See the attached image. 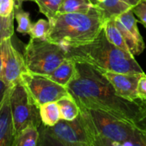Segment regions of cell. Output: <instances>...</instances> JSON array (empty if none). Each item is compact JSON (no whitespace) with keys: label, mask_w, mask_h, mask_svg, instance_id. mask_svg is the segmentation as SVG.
Segmentation results:
<instances>
[{"label":"cell","mask_w":146,"mask_h":146,"mask_svg":"<svg viewBox=\"0 0 146 146\" xmlns=\"http://www.w3.org/2000/svg\"><path fill=\"white\" fill-rule=\"evenodd\" d=\"M49 21L50 29L47 40L68 48L92 42L103 30L106 20L102 11L94 6L86 14H57Z\"/></svg>","instance_id":"277c9868"},{"label":"cell","mask_w":146,"mask_h":146,"mask_svg":"<svg viewBox=\"0 0 146 146\" xmlns=\"http://www.w3.org/2000/svg\"><path fill=\"white\" fill-rule=\"evenodd\" d=\"M138 96L140 100L146 99V74L143 73L138 84Z\"/></svg>","instance_id":"484cf974"},{"label":"cell","mask_w":146,"mask_h":146,"mask_svg":"<svg viewBox=\"0 0 146 146\" xmlns=\"http://www.w3.org/2000/svg\"><path fill=\"white\" fill-rule=\"evenodd\" d=\"M64 49L67 57L78 62L87 63L101 72L144 73L133 54L122 50L110 42L104 28L92 42Z\"/></svg>","instance_id":"3957f363"},{"label":"cell","mask_w":146,"mask_h":146,"mask_svg":"<svg viewBox=\"0 0 146 146\" xmlns=\"http://www.w3.org/2000/svg\"><path fill=\"white\" fill-rule=\"evenodd\" d=\"M10 87H11V86H8V85L0 78V106H1V104H3V100H4V98H5V97H6L8 92H9V89H10Z\"/></svg>","instance_id":"4316f807"},{"label":"cell","mask_w":146,"mask_h":146,"mask_svg":"<svg viewBox=\"0 0 146 146\" xmlns=\"http://www.w3.org/2000/svg\"><path fill=\"white\" fill-rule=\"evenodd\" d=\"M90 1H91V3H92L94 6H97L98 3V0H90Z\"/></svg>","instance_id":"4dcf8cb0"},{"label":"cell","mask_w":146,"mask_h":146,"mask_svg":"<svg viewBox=\"0 0 146 146\" xmlns=\"http://www.w3.org/2000/svg\"><path fill=\"white\" fill-rule=\"evenodd\" d=\"M94 7L90 0H62L58 14L80 13L86 14Z\"/></svg>","instance_id":"e0dca14e"},{"label":"cell","mask_w":146,"mask_h":146,"mask_svg":"<svg viewBox=\"0 0 146 146\" xmlns=\"http://www.w3.org/2000/svg\"><path fill=\"white\" fill-rule=\"evenodd\" d=\"M75 62V74L66 87L79 107L101 110L133 122L139 111L138 103L118 96L98 69L87 63Z\"/></svg>","instance_id":"6da1fadb"},{"label":"cell","mask_w":146,"mask_h":146,"mask_svg":"<svg viewBox=\"0 0 146 146\" xmlns=\"http://www.w3.org/2000/svg\"><path fill=\"white\" fill-rule=\"evenodd\" d=\"M37 3L39 12L44 15L49 21L54 19L58 12L62 0H32Z\"/></svg>","instance_id":"ffe728a7"},{"label":"cell","mask_w":146,"mask_h":146,"mask_svg":"<svg viewBox=\"0 0 146 146\" xmlns=\"http://www.w3.org/2000/svg\"><path fill=\"white\" fill-rule=\"evenodd\" d=\"M56 103L59 106L61 119L73 121L79 116L80 112V107L71 95L62 98Z\"/></svg>","instance_id":"2e32d148"},{"label":"cell","mask_w":146,"mask_h":146,"mask_svg":"<svg viewBox=\"0 0 146 146\" xmlns=\"http://www.w3.org/2000/svg\"><path fill=\"white\" fill-rule=\"evenodd\" d=\"M2 50V74L0 78L9 86L21 80V76L28 72L24 56L13 45L11 38L1 43Z\"/></svg>","instance_id":"9c48e42d"},{"label":"cell","mask_w":146,"mask_h":146,"mask_svg":"<svg viewBox=\"0 0 146 146\" xmlns=\"http://www.w3.org/2000/svg\"><path fill=\"white\" fill-rule=\"evenodd\" d=\"M2 74V50H1V44H0V76Z\"/></svg>","instance_id":"f1b7e54d"},{"label":"cell","mask_w":146,"mask_h":146,"mask_svg":"<svg viewBox=\"0 0 146 146\" xmlns=\"http://www.w3.org/2000/svg\"><path fill=\"white\" fill-rule=\"evenodd\" d=\"M133 11L139 20L140 23L146 28V0H140L133 7Z\"/></svg>","instance_id":"cb8c5ba5"},{"label":"cell","mask_w":146,"mask_h":146,"mask_svg":"<svg viewBox=\"0 0 146 146\" xmlns=\"http://www.w3.org/2000/svg\"><path fill=\"white\" fill-rule=\"evenodd\" d=\"M28 72L47 75L67 58L66 50L49 40L30 38L24 50Z\"/></svg>","instance_id":"8992f818"},{"label":"cell","mask_w":146,"mask_h":146,"mask_svg":"<svg viewBox=\"0 0 146 146\" xmlns=\"http://www.w3.org/2000/svg\"><path fill=\"white\" fill-rule=\"evenodd\" d=\"M115 17L108 19L105 21L104 29L106 37L110 40V42L112 43L116 47L121 49L124 51L131 53L130 50H129V48H128V46H127V44L126 43V40L124 39L122 34L121 33V32L119 31V29H118V27H117V26L115 24Z\"/></svg>","instance_id":"4fadbf2b"},{"label":"cell","mask_w":146,"mask_h":146,"mask_svg":"<svg viewBox=\"0 0 146 146\" xmlns=\"http://www.w3.org/2000/svg\"><path fill=\"white\" fill-rule=\"evenodd\" d=\"M137 103L139 104V111L133 122L140 129L146 130V99H139Z\"/></svg>","instance_id":"603a6c76"},{"label":"cell","mask_w":146,"mask_h":146,"mask_svg":"<svg viewBox=\"0 0 146 146\" xmlns=\"http://www.w3.org/2000/svg\"><path fill=\"white\" fill-rule=\"evenodd\" d=\"M9 93L10 89L0 106V146H12L15 139V129L10 108Z\"/></svg>","instance_id":"8fae6325"},{"label":"cell","mask_w":146,"mask_h":146,"mask_svg":"<svg viewBox=\"0 0 146 146\" xmlns=\"http://www.w3.org/2000/svg\"><path fill=\"white\" fill-rule=\"evenodd\" d=\"M14 16L17 22V32L23 34H28L33 26L29 13L22 9V5L15 4Z\"/></svg>","instance_id":"d6986e66"},{"label":"cell","mask_w":146,"mask_h":146,"mask_svg":"<svg viewBox=\"0 0 146 146\" xmlns=\"http://www.w3.org/2000/svg\"><path fill=\"white\" fill-rule=\"evenodd\" d=\"M15 0H0V15L3 17L10 16L14 14Z\"/></svg>","instance_id":"d4e9b609"},{"label":"cell","mask_w":146,"mask_h":146,"mask_svg":"<svg viewBox=\"0 0 146 146\" xmlns=\"http://www.w3.org/2000/svg\"><path fill=\"white\" fill-rule=\"evenodd\" d=\"M76 72V62L71 58L67 57L51 73L45 75L51 80L55 81L57 84H60L63 86H67V85L74 78Z\"/></svg>","instance_id":"7c38bea8"},{"label":"cell","mask_w":146,"mask_h":146,"mask_svg":"<svg viewBox=\"0 0 146 146\" xmlns=\"http://www.w3.org/2000/svg\"><path fill=\"white\" fill-rule=\"evenodd\" d=\"M26 1H32V0H15V4L16 5H22V3L26 2Z\"/></svg>","instance_id":"f546056e"},{"label":"cell","mask_w":146,"mask_h":146,"mask_svg":"<svg viewBox=\"0 0 146 146\" xmlns=\"http://www.w3.org/2000/svg\"><path fill=\"white\" fill-rule=\"evenodd\" d=\"M21 80L38 106L57 102L62 98L70 95L66 86L56 83L45 75L27 72L21 76Z\"/></svg>","instance_id":"ba28073f"},{"label":"cell","mask_w":146,"mask_h":146,"mask_svg":"<svg viewBox=\"0 0 146 146\" xmlns=\"http://www.w3.org/2000/svg\"><path fill=\"white\" fill-rule=\"evenodd\" d=\"M102 74L110 82L118 96L130 102H137L139 99L137 89L139 79L143 73L126 74L103 71Z\"/></svg>","instance_id":"30bf717a"},{"label":"cell","mask_w":146,"mask_h":146,"mask_svg":"<svg viewBox=\"0 0 146 146\" xmlns=\"http://www.w3.org/2000/svg\"><path fill=\"white\" fill-rule=\"evenodd\" d=\"M118 19L122 22V24L127 27V29L129 31V33L133 35V37L135 38L137 43L145 50V44L143 39V37L139 30L138 27V22L135 17V15L133 11V9L117 15Z\"/></svg>","instance_id":"9a60e30c"},{"label":"cell","mask_w":146,"mask_h":146,"mask_svg":"<svg viewBox=\"0 0 146 146\" xmlns=\"http://www.w3.org/2000/svg\"><path fill=\"white\" fill-rule=\"evenodd\" d=\"M50 29V23L49 20L39 19L33 24L32 28L28 33L31 38L47 40V37Z\"/></svg>","instance_id":"44dd1931"},{"label":"cell","mask_w":146,"mask_h":146,"mask_svg":"<svg viewBox=\"0 0 146 146\" xmlns=\"http://www.w3.org/2000/svg\"><path fill=\"white\" fill-rule=\"evenodd\" d=\"M39 114L42 124L45 127H52L61 120L60 110L56 102H50L40 105Z\"/></svg>","instance_id":"5bb4252c"},{"label":"cell","mask_w":146,"mask_h":146,"mask_svg":"<svg viewBox=\"0 0 146 146\" xmlns=\"http://www.w3.org/2000/svg\"><path fill=\"white\" fill-rule=\"evenodd\" d=\"M38 146H92L89 133L80 115L73 120L61 119L52 127H38Z\"/></svg>","instance_id":"5b68a950"},{"label":"cell","mask_w":146,"mask_h":146,"mask_svg":"<svg viewBox=\"0 0 146 146\" xmlns=\"http://www.w3.org/2000/svg\"><path fill=\"white\" fill-rule=\"evenodd\" d=\"M123 2H125V3H128L129 5H131L132 7H133V6H135L140 0H122Z\"/></svg>","instance_id":"83f0119b"},{"label":"cell","mask_w":146,"mask_h":146,"mask_svg":"<svg viewBox=\"0 0 146 146\" xmlns=\"http://www.w3.org/2000/svg\"><path fill=\"white\" fill-rule=\"evenodd\" d=\"M14 14L8 17L0 15V44L1 43L9 38H11L14 34Z\"/></svg>","instance_id":"7402d4cb"},{"label":"cell","mask_w":146,"mask_h":146,"mask_svg":"<svg viewBox=\"0 0 146 146\" xmlns=\"http://www.w3.org/2000/svg\"><path fill=\"white\" fill-rule=\"evenodd\" d=\"M38 128L34 126H30L23 129L15 138L12 146H38Z\"/></svg>","instance_id":"ac0fdd59"},{"label":"cell","mask_w":146,"mask_h":146,"mask_svg":"<svg viewBox=\"0 0 146 146\" xmlns=\"http://www.w3.org/2000/svg\"><path fill=\"white\" fill-rule=\"evenodd\" d=\"M92 146H146V130L111 114L80 107Z\"/></svg>","instance_id":"7a4b0ae2"},{"label":"cell","mask_w":146,"mask_h":146,"mask_svg":"<svg viewBox=\"0 0 146 146\" xmlns=\"http://www.w3.org/2000/svg\"><path fill=\"white\" fill-rule=\"evenodd\" d=\"M9 101L15 138L27 127L34 126L38 128L42 125L39 106L29 94L21 80L11 86Z\"/></svg>","instance_id":"52a82bcc"}]
</instances>
